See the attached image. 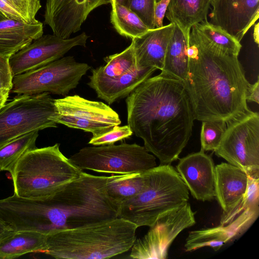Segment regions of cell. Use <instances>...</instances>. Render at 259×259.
Masks as SVG:
<instances>
[{"label":"cell","instance_id":"15","mask_svg":"<svg viewBox=\"0 0 259 259\" xmlns=\"http://www.w3.org/2000/svg\"><path fill=\"white\" fill-rule=\"evenodd\" d=\"M211 24L241 40L259 16V0H213Z\"/></svg>","mask_w":259,"mask_h":259},{"label":"cell","instance_id":"35","mask_svg":"<svg viewBox=\"0 0 259 259\" xmlns=\"http://www.w3.org/2000/svg\"><path fill=\"white\" fill-rule=\"evenodd\" d=\"M246 100L248 102H253L259 103V80L253 84L249 83L246 95Z\"/></svg>","mask_w":259,"mask_h":259},{"label":"cell","instance_id":"36","mask_svg":"<svg viewBox=\"0 0 259 259\" xmlns=\"http://www.w3.org/2000/svg\"><path fill=\"white\" fill-rule=\"evenodd\" d=\"M12 231L2 221L0 220V241Z\"/></svg>","mask_w":259,"mask_h":259},{"label":"cell","instance_id":"22","mask_svg":"<svg viewBox=\"0 0 259 259\" xmlns=\"http://www.w3.org/2000/svg\"><path fill=\"white\" fill-rule=\"evenodd\" d=\"M240 235V226L236 220H233L225 225L190 232L186 239L184 249L188 252L209 247L216 251L224 244Z\"/></svg>","mask_w":259,"mask_h":259},{"label":"cell","instance_id":"7","mask_svg":"<svg viewBox=\"0 0 259 259\" xmlns=\"http://www.w3.org/2000/svg\"><path fill=\"white\" fill-rule=\"evenodd\" d=\"M69 159L82 170L111 175L145 172L156 166L155 157L136 143L85 147Z\"/></svg>","mask_w":259,"mask_h":259},{"label":"cell","instance_id":"28","mask_svg":"<svg viewBox=\"0 0 259 259\" xmlns=\"http://www.w3.org/2000/svg\"><path fill=\"white\" fill-rule=\"evenodd\" d=\"M106 64L92 70V75L113 79L135 68L136 58L133 44L120 53L104 58Z\"/></svg>","mask_w":259,"mask_h":259},{"label":"cell","instance_id":"33","mask_svg":"<svg viewBox=\"0 0 259 259\" xmlns=\"http://www.w3.org/2000/svg\"><path fill=\"white\" fill-rule=\"evenodd\" d=\"M133 132L127 124L116 125L110 131L97 136H93L89 144L94 146L113 144L124 139L131 137Z\"/></svg>","mask_w":259,"mask_h":259},{"label":"cell","instance_id":"20","mask_svg":"<svg viewBox=\"0 0 259 259\" xmlns=\"http://www.w3.org/2000/svg\"><path fill=\"white\" fill-rule=\"evenodd\" d=\"M43 35V24L6 18L0 20V56L10 58Z\"/></svg>","mask_w":259,"mask_h":259},{"label":"cell","instance_id":"42","mask_svg":"<svg viewBox=\"0 0 259 259\" xmlns=\"http://www.w3.org/2000/svg\"><path fill=\"white\" fill-rule=\"evenodd\" d=\"M1 171V170H0Z\"/></svg>","mask_w":259,"mask_h":259},{"label":"cell","instance_id":"29","mask_svg":"<svg viewBox=\"0 0 259 259\" xmlns=\"http://www.w3.org/2000/svg\"><path fill=\"white\" fill-rule=\"evenodd\" d=\"M39 0H0V11L7 18L31 23L41 8Z\"/></svg>","mask_w":259,"mask_h":259},{"label":"cell","instance_id":"39","mask_svg":"<svg viewBox=\"0 0 259 259\" xmlns=\"http://www.w3.org/2000/svg\"><path fill=\"white\" fill-rule=\"evenodd\" d=\"M130 1V0H112L111 4L113 3H116L128 7Z\"/></svg>","mask_w":259,"mask_h":259},{"label":"cell","instance_id":"24","mask_svg":"<svg viewBox=\"0 0 259 259\" xmlns=\"http://www.w3.org/2000/svg\"><path fill=\"white\" fill-rule=\"evenodd\" d=\"M146 175L147 171L107 177L106 194L118 210L123 203L133 198L142 191L145 185Z\"/></svg>","mask_w":259,"mask_h":259},{"label":"cell","instance_id":"26","mask_svg":"<svg viewBox=\"0 0 259 259\" xmlns=\"http://www.w3.org/2000/svg\"><path fill=\"white\" fill-rule=\"evenodd\" d=\"M38 132L27 133L0 146V170L13 174L20 159L27 152L36 148L35 143Z\"/></svg>","mask_w":259,"mask_h":259},{"label":"cell","instance_id":"40","mask_svg":"<svg viewBox=\"0 0 259 259\" xmlns=\"http://www.w3.org/2000/svg\"><path fill=\"white\" fill-rule=\"evenodd\" d=\"M7 18L1 11H0V20Z\"/></svg>","mask_w":259,"mask_h":259},{"label":"cell","instance_id":"3","mask_svg":"<svg viewBox=\"0 0 259 259\" xmlns=\"http://www.w3.org/2000/svg\"><path fill=\"white\" fill-rule=\"evenodd\" d=\"M188 70L184 83L195 119L227 122L250 110L249 82L238 56L216 47L195 25L190 30Z\"/></svg>","mask_w":259,"mask_h":259},{"label":"cell","instance_id":"16","mask_svg":"<svg viewBox=\"0 0 259 259\" xmlns=\"http://www.w3.org/2000/svg\"><path fill=\"white\" fill-rule=\"evenodd\" d=\"M177 171L196 199L205 201L215 198V166L212 158L201 149L180 159Z\"/></svg>","mask_w":259,"mask_h":259},{"label":"cell","instance_id":"32","mask_svg":"<svg viewBox=\"0 0 259 259\" xmlns=\"http://www.w3.org/2000/svg\"><path fill=\"white\" fill-rule=\"evenodd\" d=\"M157 0H130L128 8L149 29L155 28V11Z\"/></svg>","mask_w":259,"mask_h":259},{"label":"cell","instance_id":"2","mask_svg":"<svg viewBox=\"0 0 259 259\" xmlns=\"http://www.w3.org/2000/svg\"><path fill=\"white\" fill-rule=\"evenodd\" d=\"M125 102L127 124L160 164L177 160L195 119L184 81L161 72L144 81Z\"/></svg>","mask_w":259,"mask_h":259},{"label":"cell","instance_id":"10","mask_svg":"<svg viewBox=\"0 0 259 259\" xmlns=\"http://www.w3.org/2000/svg\"><path fill=\"white\" fill-rule=\"evenodd\" d=\"M91 67L73 56L63 57L38 69L13 78L10 92L18 95L49 93L66 96L76 88Z\"/></svg>","mask_w":259,"mask_h":259},{"label":"cell","instance_id":"13","mask_svg":"<svg viewBox=\"0 0 259 259\" xmlns=\"http://www.w3.org/2000/svg\"><path fill=\"white\" fill-rule=\"evenodd\" d=\"M89 37L84 32L68 38L54 34L42 35L10 57L12 74L14 77L44 66L75 47H85Z\"/></svg>","mask_w":259,"mask_h":259},{"label":"cell","instance_id":"17","mask_svg":"<svg viewBox=\"0 0 259 259\" xmlns=\"http://www.w3.org/2000/svg\"><path fill=\"white\" fill-rule=\"evenodd\" d=\"M248 179L243 170L228 162L215 166V198L223 210L222 215L229 213L243 200Z\"/></svg>","mask_w":259,"mask_h":259},{"label":"cell","instance_id":"12","mask_svg":"<svg viewBox=\"0 0 259 259\" xmlns=\"http://www.w3.org/2000/svg\"><path fill=\"white\" fill-rule=\"evenodd\" d=\"M196 223L195 212L188 202L161 216L142 237L135 240L130 257L165 259L171 244L184 230Z\"/></svg>","mask_w":259,"mask_h":259},{"label":"cell","instance_id":"25","mask_svg":"<svg viewBox=\"0 0 259 259\" xmlns=\"http://www.w3.org/2000/svg\"><path fill=\"white\" fill-rule=\"evenodd\" d=\"M173 24V23H172ZM174 24V29L166 51L161 72L185 80L188 66L189 35Z\"/></svg>","mask_w":259,"mask_h":259},{"label":"cell","instance_id":"41","mask_svg":"<svg viewBox=\"0 0 259 259\" xmlns=\"http://www.w3.org/2000/svg\"><path fill=\"white\" fill-rule=\"evenodd\" d=\"M161 0H157V3L160 2Z\"/></svg>","mask_w":259,"mask_h":259},{"label":"cell","instance_id":"9","mask_svg":"<svg viewBox=\"0 0 259 259\" xmlns=\"http://www.w3.org/2000/svg\"><path fill=\"white\" fill-rule=\"evenodd\" d=\"M227 128L215 154L259 177V114L250 111L226 122Z\"/></svg>","mask_w":259,"mask_h":259},{"label":"cell","instance_id":"27","mask_svg":"<svg viewBox=\"0 0 259 259\" xmlns=\"http://www.w3.org/2000/svg\"><path fill=\"white\" fill-rule=\"evenodd\" d=\"M111 5V23L120 35L133 39L150 29L128 7L116 3Z\"/></svg>","mask_w":259,"mask_h":259},{"label":"cell","instance_id":"31","mask_svg":"<svg viewBox=\"0 0 259 259\" xmlns=\"http://www.w3.org/2000/svg\"><path fill=\"white\" fill-rule=\"evenodd\" d=\"M226 128V122L223 120L202 121L201 149L204 151H214L218 147Z\"/></svg>","mask_w":259,"mask_h":259},{"label":"cell","instance_id":"1","mask_svg":"<svg viewBox=\"0 0 259 259\" xmlns=\"http://www.w3.org/2000/svg\"><path fill=\"white\" fill-rule=\"evenodd\" d=\"M107 176L84 172L50 196L29 199L15 194L0 200V220L11 230L45 235L118 218L106 192Z\"/></svg>","mask_w":259,"mask_h":259},{"label":"cell","instance_id":"34","mask_svg":"<svg viewBox=\"0 0 259 259\" xmlns=\"http://www.w3.org/2000/svg\"><path fill=\"white\" fill-rule=\"evenodd\" d=\"M9 57L0 56V91L10 92L13 76L9 65Z\"/></svg>","mask_w":259,"mask_h":259},{"label":"cell","instance_id":"4","mask_svg":"<svg viewBox=\"0 0 259 259\" xmlns=\"http://www.w3.org/2000/svg\"><path fill=\"white\" fill-rule=\"evenodd\" d=\"M138 228L118 217L60 230L47 235L45 253L58 259L111 258L131 250Z\"/></svg>","mask_w":259,"mask_h":259},{"label":"cell","instance_id":"30","mask_svg":"<svg viewBox=\"0 0 259 259\" xmlns=\"http://www.w3.org/2000/svg\"><path fill=\"white\" fill-rule=\"evenodd\" d=\"M200 32L219 48L238 56L241 49L240 42L220 26L205 21L195 25Z\"/></svg>","mask_w":259,"mask_h":259},{"label":"cell","instance_id":"21","mask_svg":"<svg viewBox=\"0 0 259 259\" xmlns=\"http://www.w3.org/2000/svg\"><path fill=\"white\" fill-rule=\"evenodd\" d=\"M213 0H168L164 16L189 35L191 28L207 21Z\"/></svg>","mask_w":259,"mask_h":259},{"label":"cell","instance_id":"19","mask_svg":"<svg viewBox=\"0 0 259 259\" xmlns=\"http://www.w3.org/2000/svg\"><path fill=\"white\" fill-rule=\"evenodd\" d=\"M156 70L153 68H135L113 79L91 75L89 76L88 85L95 90L99 98L111 105L127 97Z\"/></svg>","mask_w":259,"mask_h":259},{"label":"cell","instance_id":"11","mask_svg":"<svg viewBox=\"0 0 259 259\" xmlns=\"http://www.w3.org/2000/svg\"><path fill=\"white\" fill-rule=\"evenodd\" d=\"M56 113L52 119L56 123L82 130L97 136L121 124L118 114L101 101L86 99L79 95L54 99Z\"/></svg>","mask_w":259,"mask_h":259},{"label":"cell","instance_id":"18","mask_svg":"<svg viewBox=\"0 0 259 259\" xmlns=\"http://www.w3.org/2000/svg\"><path fill=\"white\" fill-rule=\"evenodd\" d=\"M174 29L172 23L149 29L132 39L137 68H153L162 70L167 45Z\"/></svg>","mask_w":259,"mask_h":259},{"label":"cell","instance_id":"6","mask_svg":"<svg viewBox=\"0 0 259 259\" xmlns=\"http://www.w3.org/2000/svg\"><path fill=\"white\" fill-rule=\"evenodd\" d=\"M188 199L189 190L177 170L170 164H160L147 171L143 189L121 205L118 217L138 227H150L161 216Z\"/></svg>","mask_w":259,"mask_h":259},{"label":"cell","instance_id":"23","mask_svg":"<svg viewBox=\"0 0 259 259\" xmlns=\"http://www.w3.org/2000/svg\"><path fill=\"white\" fill-rule=\"evenodd\" d=\"M47 235L33 231H12L0 241V259H12L30 252H44Z\"/></svg>","mask_w":259,"mask_h":259},{"label":"cell","instance_id":"38","mask_svg":"<svg viewBox=\"0 0 259 259\" xmlns=\"http://www.w3.org/2000/svg\"><path fill=\"white\" fill-rule=\"evenodd\" d=\"M253 38L254 41L258 44V23H257L254 27L253 31Z\"/></svg>","mask_w":259,"mask_h":259},{"label":"cell","instance_id":"14","mask_svg":"<svg viewBox=\"0 0 259 259\" xmlns=\"http://www.w3.org/2000/svg\"><path fill=\"white\" fill-rule=\"evenodd\" d=\"M112 0H47L45 23L54 34L68 38L79 31L90 13Z\"/></svg>","mask_w":259,"mask_h":259},{"label":"cell","instance_id":"5","mask_svg":"<svg viewBox=\"0 0 259 259\" xmlns=\"http://www.w3.org/2000/svg\"><path fill=\"white\" fill-rule=\"evenodd\" d=\"M82 171L61 152L59 144L36 148L25 154L14 168L11 175L14 194L25 198H44Z\"/></svg>","mask_w":259,"mask_h":259},{"label":"cell","instance_id":"8","mask_svg":"<svg viewBox=\"0 0 259 259\" xmlns=\"http://www.w3.org/2000/svg\"><path fill=\"white\" fill-rule=\"evenodd\" d=\"M55 113L49 93L15 97L0 109V146L32 131L57 127Z\"/></svg>","mask_w":259,"mask_h":259},{"label":"cell","instance_id":"37","mask_svg":"<svg viewBox=\"0 0 259 259\" xmlns=\"http://www.w3.org/2000/svg\"><path fill=\"white\" fill-rule=\"evenodd\" d=\"M9 92L0 91V109L6 103L9 95Z\"/></svg>","mask_w":259,"mask_h":259}]
</instances>
